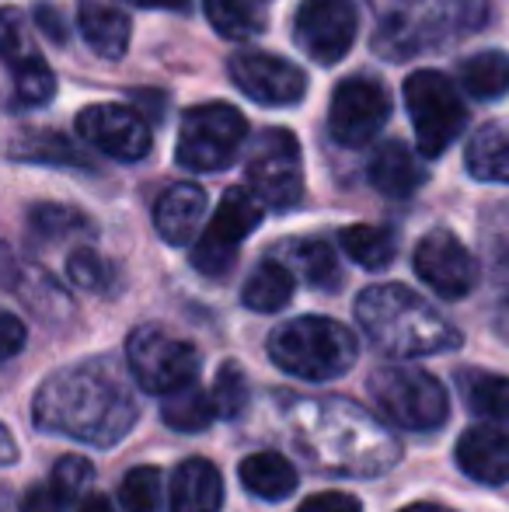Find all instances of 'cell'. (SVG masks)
Wrapping results in <instances>:
<instances>
[{"label": "cell", "instance_id": "cb8c5ba5", "mask_svg": "<svg viewBox=\"0 0 509 512\" xmlns=\"http://www.w3.org/2000/svg\"><path fill=\"white\" fill-rule=\"evenodd\" d=\"M11 157L28 164H56V168H91L88 154L74 140H67L63 133H49V129H32L18 136L11 143Z\"/></svg>", "mask_w": 509, "mask_h": 512}, {"label": "cell", "instance_id": "bcb514c9", "mask_svg": "<svg viewBox=\"0 0 509 512\" xmlns=\"http://www.w3.org/2000/svg\"><path fill=\"white\" fill-rule=\"evenodd\" d=\"M401 512H450V509L447 506H433V502H415V506H408Z\"/></svg>", "mask_w": 509, "mask_h": 512}, {"label": "cell", "instance_id": "30bf717a", "mask_svg": "<svg viewBox=\"0 0 509 512\" xmlns=\"http://www.w3.org/2000/svg\"><path fill=\"white\" fill-rule=\"evenodd\" d=\"M258 223H262V203L252 196V189H227L213 220L206 223L196 248H192V265L203 276H227L234 258H238L241 241Z\"/></svg>", "mask_w": 509, "mask_h": 512}, {"label": "cell", "instance_id": "74e56055", "mask_svg": "<svg viewBox=\"0 0 509 512\" xmlns=\"http://www.w3.org/2000/svg\"><path fill=\"white\" fill-rule=\"evenodd\" d=\"M25 321L11 310H0V363H11L25 349Z\"/></svg>", "mask_w": 509, "mask_h": 512}, {"label": "cell", "instance_id": "277c9868", "mask_svg": "<svg viewBox=\"0 0 509 512\" xmlns=\"http://www.w3.org/2000/svg\"><path fill=\"white\" fill-rule=\"evenodd\" d=\"M269 359L290 377L325 384L353 370L360 342L332 317H293L269 335Z\"/></svg>", "mask_w": 509, "mask_h": 512}, {"label": "cell", "instance_id": "4fadbf2b", "mask_svg": "<svg viewBox=\"0 0 509 512\" xmlns=\"http://www.w3.org/2000/svg\"><path fill=\"white\" fill-rule=\"evenodd\" d=\"M231 81L238 91H245L252 102L265 108H290L307 95V77L297 63L272 53H234L227 60Z\"/></svg>", "mask_w": 509, "mask_h": 512}, {"label": "cell", "instance_id": "e575fe53", "mask_svg": "<svg viewBox=\"0 0 509 512\" xmlns=\"http://www.w3.org/2000/svg\"><path fill=\"white\" fill-rule=\"evenodd\" d=\"M91 481H95V467H91L88 457L56 460L53 474H49V485H53V492L63 499V506H74V502L91 488Z\"/></svg>", "mask_w": 509, "mask_h": 512}, {"label": "cell", "instance_id": "9c48e42d", "mask_svg": "<svg viewBox=\"0 0 509 512\" xmlns=\"http://www.w3.org/2000/svg\"><path fill=\"white\" fill-rule=\"evenodd\" d=\"M248 189L258 203L272 209H293L304 199L300 143L290 129H265L248 161Z\"/></svg>", "mask_w": 509, "mask_h": 512}, {"label": "cell", "instance_id": "d4e9b609", "mask_svg": "<svg viewBox=\"0 0 509 512\" xmlns=\"http://www.w3.org/2000/svg\"><path fill=\"white\" fill-rule=\"evenodd\" d=\"M293 272L276 258H265L262 265L248 276L245 290H241V304L255 314H276L293 300Z\"/></svg>", "mask_w": 509, "mask_h": 512}, {"label": "cell", "instance_id": "7a4b0ae2", "mask_svg": "<svg viewBox=\"0 0 509 512\" xmlns=\"http://www.w3.org/2000/svg\"><path fill=\"white\" fill-rule=\"evenodd\" d=\"M290 439L300 457L321 474L374 478L398 464L394 432L367 408L346 398H311L290 408Z\"/></svg>", "mask_w": 509, "mask_h": 512}, {"label": "cell", "instance_id": "e0dca14e", "mask_svg": "<svg viewBox=\"0 0 509 512\" xmlns=\"http://www.w3.org/2000/svg\"><path fill=\"white\" fill-rule=\"evenodd\" d=\"M224 506V478L217 464L189 457L175 467L168 485V512H220Z\"/></svg>", "mask_w": 509, "mask_h": 512}, {"label": "cell", "instance_id": "d6986e66", "mask_svg": "<svg viewBox=\"0 0 509 512\" xmlns=\"http://www.w3.org/2000/svg\"><path fill=\"white\" fill-rule=\"evenodd\" d=\"M367 175H370V185H374V189L387 199L415 196V192L422 189V182H426V168H422V161L398 140H387L374 150Z\"/></svg>", "mask_w": 509, "mask_h": 512}, {"label": "cell", "instance_id": "4dcf8cb0", "mask_svg": "<svg viewBox=\"0 0 509 512\" xmlns=\"http://www.w3.org/2000/svg\"><path fill=\"white\" fill-rule=\"evenodd\" d=\"M0 60L11 70H21V67H28V63L42 60V56L35 53L28 21L18 7H0Z\"/></svg>", "mask_w": 509, "mask_h": 512}, {"label": "cell", "instance_id": "ab89813d", "mask_svg": "<svg viewBox=\"0 0 509 512\" xmlns=\"http://www.w3.org/2000/svg\"><path fill=\"white\" fill-rule=\"evenodd\" d=\"M63 499L53 492V485H35L25 492V499H21V512H63Z\"/></svg>", "mask_w": 509, "mask_h": 512}, {"label": "cell", "instance_id": "9a60e30c", "mask_svg": "<svg viewBox=\"0 0 509 512\" xmlns=\"http://www.w3.org/2000/svg\"><path fill=\"white\" fill-rule=\"evenodd\" d=\"M77 133L95 150L116 157V161H143L154 147L147 122L140 112L126 105H88L77 115Z\"/></svg>", "mask_w": 509, "mask_h": 512}, {"label": "cell", "instance_id": "5b68a950", "mask_svg": "<svg viewBox=\"0 0 509 512\" xmlns=\"http://www.w3.org/2000/svg\"><path fill=\"white\" fill-rule=\"evenodd\" d=\"M367 391L391 425L408 432H433L447 422L450 401L436 377L412 366H381L370 373Z\"/></svg>", "mask_w": 509, "mask_h": 512}, {"label": "cell", "instance_id": "f6af8a7d", "mask_svg": "<svg viewBox=\"0 0 509 512\" xmlns=\"http://www.w3.org/2000/svg\"><path fill=\"white\" fill-rule=\"evenodd\" d=\"M129 4H136V7H171V11H178V7H185L189 0H129Z\"/></svg>", "mask_w": 509, "mask_h": 512}, {"label": "cell", "instance_id": "d590c367", "mask_svg": "<svg viewBox=\"0 0 509 512\" xmlns=\"http://www.w3.org/2000/svg\"><path fill=\"white\" fill-rule=\"evenodd\" d=\"M67 272H70V283L81 286L88 293H109L112 283H116V272L105 258H98L91 248H81L67 258Z\"/></svg>", "mask_w": 509, "mask_h": 512}, {"label": "cell", "instance_id": "f35d334b", "mask_svg": "<svg viewBox=\"0 0 509 512\" xmlns=\"http://www.w3.org/2000/svg\"><path fill=\"white\" fill-rule=\"evenodd\" d=\"M297 512H363L360 499L346 492H321V495H311Z\"/></svg>", "mask_w": 509, "mask_h": 512}, {"label": "cell", "instance_id": "603a6c76", "mask_svg": "<svg viewBox=\"0 0 509 512\" xmlns=\"http://www.w3.org/2000/svg\"><path fill=\"white\" fill-rule=\"evenodd\" d=\"M464 405L475 411L478 418L492 425H509V377L489 370H461L457 373Z\"/></svg>", "mask_w": 509, "mask_h": 512}, {"label": "cell", "instance_id": "60d3db41", "mask_svg": "<svg viewBox=\"0 0 509 512\" xmlns=\"http://www.w3.org/2000/svg\"><path fill=\"white\" fill-rule=\"evenodd\" d=\"M35 18H39L42 32L53 35L56 42L67 39V32H63V25H60V14H56V11H49V7H39V11H35Z\"/></svg>", "mask_w": 509, "mask_h": 512}, {"label": "cell", "instance_id": "ac0fdd59", "mask_svg": "<svg viewBox=\"0 0 509 512\" xmlns=\"http://www.w3.org/2000/svg\"><path fill=\"white\" fill-rule=\"evenodd\" d=\"M206 189H199L196 182H178L171 189L161 192V199L154 203V227L168 244L182 248L199 234V223L206 216Z\"/></svg>", "mask_w": 509, "mask_h": 512}, {"label": "cell", "instance_id": "836d02e7", "mask_svg": "<svg viewBox=\"0 0 509 512\" xmlns=\"http://www.w3.org/2000/svg\"><path fill=\"white\" fill-rule=\"evenodd\" d=\"M28 227H32L35 237L42 241H60V237H70V234H81L88 230V216L81 209H70V206H56V203H42L28 213Z\"/></svg>", "mask_w": 509, "mask_h": 512}, {"label": "cell", "instance_id": "b9f144b4", "mask_svg": "<svg viewBox=\"0 0 509 512\" xmlns=\"http://www.w3.org/2000/svg\"><path fill=\"white\" fill-rule=\"evenodd\" d=\"M14 460H18V443H14V436L7 432V425L0 422V467L14 464Z\"/></svg>", "mask_w": 509, "mask_h": 512}, {"label": "cell", "instance_id": "5bb4252c", "mask_svg": "<svg viewBox=\"0 0 509 512\" xmlns=\"http://www.w3.org/2000/svg\"><path fill=\"white\" fill-rule=\"evenodd\" d=\"M415 276L443 300H461L475 290L478 283V265L471 251L457 241L450 230H429L419 244H415Z\"/></svg>", "mask_w": 509, "mask_h": 512}, {"label": "cell", "instance_id": "8fae6325", "mask_svg": "<svg viewBox=\"0 0 509 512\" xmlns=\"http://www.w3.org/2000/svg\"><path fill=\"white\" fill-rule=\"evenodd\" d=\"M360 32V14L353 0H304L293 21L297 46L321 67H332L353 49Z\"/></svg>", "mask_w": 509, "mask_h": 512}, {"label": "cell", "instance_id": "ffe728a7", "mask_svg": "<svg viewBox=\"0 0 509 512\" xmlns=\"http://www.w3.org/2000/svg\"><path fill=\"white\" fill-rule=\"evenodd\" d=\"M238 474H241L245 492L262 502H283L297 492V467L276 450H262V453L245 457Z\"/></svg>", "mask_w": 509, "mask_h": 512}, {"label": "cell", "instance_id": "d6a6232c", "mask_svg": "<svg viewBox=\"0 0 509 512\" xmlns=\"http://www.w3.org/2000/svg\"><path fill=\"white\" fill-rule=\"evenodd\" d=\"M119 512H161V471L133 467L119 485Z\"/></svg>", "mask_w": 509, "mask_h": 512}, {"label": "cell", "instance_id": "ba28073f", "mask_svg": "<svg viewBox=\"0 0 509 512\" xmlns=\"http://www.w3.org/2000/svg\"><path fill=\"white\" fill-rule=\"evenodd\" d=\"M248 143V119L234 105L210 102L182 115L175 157L189 171H220Z\"/></svg>", "mask_w": 509, "mask_h": 512}, {"label": "cell", "instance_id": "3957f363", "mask_svg": "<svg viewBox=\"0 0 509 512\" xmlns=\"http://www.w3.org/2000/svg\"><path fill=\"white\" fill-rule=\"evenodd\" d=\"M356 321L374 349L391 359H422L461 349V331L429 300L398 283L363 290L356 297Z\"/></svg>", "mask_w": 509, "mask_h": 512}, {"label": "cell", "instance_id": "44dd1931", "mask_svg": "<svg viewBox=\"0 0 509 512\" xmlns=\"http://www.w3.org/2000/svg\"><path fill=\"white\" fill-rule=\"evenodd\" d=\"M77 28H81L84 42H88L102 60H119V56H126L129 18L123 11L102 4V0H84L81 11H77Z\"/></svg>", "mask_w": 509, "mask_h": 512}, {"label": "cell", "instance_id": "f1b7e54d", "mask_svg": "<svg viewBox=\"0 0 509 512\" xmlns=\"http://www.w3.org/2000/svg\"><path fill=\"white\" fill-rule=\"evenodd\" d=\"M161 418H164V425L175 432H203V429H210L217 411H213L210 391L192 384V387H185V391H175L161 401Z\"/></svg>", "mask_w": 509, "mask_h": 512}, {"label": "cell", "instance_id": "4316f807", "mask_svg": "<svg viewBox=\"0 0 509 512\" xmlns=\"http://www.w3.org/2000/svg\"><path fill=\"white\" fill-rule=\"evenodd\" d=\"M461 84L471 98L496 102L509 95V56L503 49H485L461 63Z\"/></svg>", "mask_w": 509, "mask_h": 512}, {"label": "cell", "instance_id": "8d00e7d4", "mask_svg": "<svg viewBox=\"0 0 509 512\" xmlns=\"http://www.w3.org/2000/svg\"><path fill=\"white\" fill-rule=\"evenodd\" d=\"M56 91V77L46 67V60H35L28 67L14 70V95L21 105H46Z\"/></svg>", "mask_w": 509, "mask_h": 512}, {"label": "cell", "instance_id": "ee69618b", "mask_svg": "<svg viewBox=\"0 0 509 512\" xmlns=\"http://www.w3.org/2000/svg\"><path fill=\"white\" fill-rule=\"evenodd\" d=\"M77 512H119L116 506H112L109 499H105V495H88V499L81 502V509Z\"/></svg>", "mask_w": 509, "mask_h": 512}, {"label": "cell", "instance_id": "83f0119b", "mask_svg": "<svg viewBox=\"0 0 509 512\" xmlns=\"http://www.w3.org/2000/svg\"><path fill=\"white\" fill-rule=\"evenodd\" d=\"M339 244L349 258H353L360 269H370V272H381L387 265L394 262V234L384 227H370V223H353L339 234Z\"/></svg>", "mask_w": 509, "mask_h": 512}, {"label": "cell", "instance_id": "52a82bcc", "mask_svg": "<svg viewBox=\"0 0 509 512\" xmlns=\"http://www.w3.org/2000/svg\"><path fill=\"white\" fill-rule=\"evenodd\" d=\"M405 105L422 157H440L468 126L464 98L440 70H415L405 81Z\"/></svg>", "mask_w": 509, "mask_h": 512}, {"label": "cell", "instance_id": "484cf974", "mask_svg": "<svg viewBox=\"0 0 509 512\" xmlns=\"http://www.w3.org/2000/svg\"><path fill=\"white\" fill-rule=\"evenodd\" d=\"M286 269L297 272L307 286L314 290H335L342 279L339 272V258H335V248L325 241H293L286 244Z\"/></svg>", "mask_w": 509, "mask_h": 512}, {"label": "cell", "instance_id": "1f68e13d", "mask_svg": "<svg viewBox=\"0 0 509 512\" xmlns=\"http://www.w3.org/2000/svg\"><path fill=\"white\" fill-rule=\"evenodd\" d=\"M248 398H252V391H248L245 370H241L238 363L220 366L217 377H213V387H210V401H213L217 418H224V422L241 418V415H245V408H248Z\"/></svg>", "mask_w": 509, "mask_h": 512}, {"label": "cell", "instance_id": "7402d4cb", "mask_svg": "<svg viewBox=\"0 0 509 512\" xmlns=\"http://www.w3.org/2000/svg\"><path fill=\"white\" fill-rule=\"evenodd\" d=\"M468 171L478 182H506L509 185V122H485L468 143Z\"/></svg>", "mask_w": 509, "mask_h": 512}, {"label": "cell", "instance_id": "8992f818", "mask_svg": "<svg viewBox=\"0 0 509 512\" xmlns=\"http://www.w3.org/2000/svg\"><path fill=\"white\" fill-rule=\"evenodd\" d=\"M126 363H129V377L143 391L168 398V394L185 391V387L196 384L203 356L185 338L171 335V331L157 328V324H143V328L129 331Z\"/></svg>", "mask_w": 509, "mask_h": 512}, {"label": "cell", "instance_id": "6da1fadb", "mask_svg": "<svg viewBox=\"0 0 509 512\" xmlns=\"http://www.w3.org/2000/svg\"><path fill=\"white\" fill-rule=\"evenodd\" d=\"M136 418L140 405L129 366L123 370L112 356H91L49 373L32 401L35 429L88 446H116Z\"/></svg>", "mask_w": 509, "mask_h": 512}, {"label": "cell", "instance_id": "7bdbcfd3", "mask_svg": "<svg viewBox=\"0 0 509 512\" xmlns=\"http://www.w3.org/2000/svg\"><path fill=\"white\" fill-rule=\"evenodd\" d=\"M0 283H18V269H14V258L4 244H0Z\"/></svg>", "mask_w": 509, "mask_h": 512}, {"label": "cell", "instance_id": "f546056e", "mask_svg": "<svg viewBox=\"0 0 509 512\" xmlns=\"http://www.w3.org/2000/svg\"><path fill=\"white\" fill-rule=\"evenodd\" d=\"M206 21L217 28L224 39H252L265 28L262 11L252 4V0H203Z\"/></svg>", "mask_w": 509, "mask_h": 512}, {"label": "cell", "instance_id": "7c38bea8", "mask_svg": "<svg viewBox=\"0 0 509 512\" xmlns=\"http://www.w3.org/2000/svg\"><path fill=\"white\" fill-rule=\"evenodd\" d=\"M391 119V95L374 77H346L335 88L328 108V129L332 140L342 147H363L384 129Z\"/></svg>", "mask_w": 509, "mask_h": 512}, {"label": "cell", "instance_id": "2e32d148", "mask_svg": "<svg viewBox=\"0 0 509 512\" xmlns=\"http://www.w3.org/2000/svg\"><path fill=\"white\" fill-rule=\"evenodd\" d=\"M457 467L478 485L509 481V432L499 425H471L457 439Z\"/></svg>", "mask_w": 509, "mask_h": 512}]
</instances>
